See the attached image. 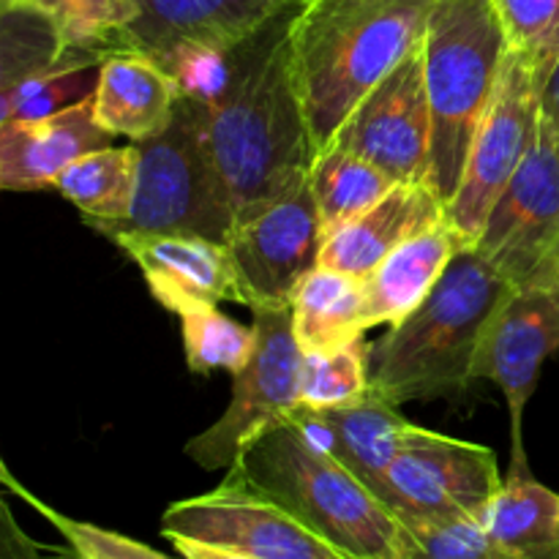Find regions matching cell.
<instances>
[{
  "label": "cell",
  "mask_w": 559,
  "mask_h": 559,
  "mask_svg": "<svg viewBox=\"0 0 559 559\" xmlns=\"http://www.w3.org/2000/svg\"><path fill=\"white\" fill-rule=\"evenodd\" d=\"M140 178L131 213L93 227L107 235H197L227 243L235 207L211 142V93L183 91L162 134L136 142Z\"/></svg>",
  "instance_id": "6"
},
{
  "label": "cell",
  "mask_w": 559,
  "mask_h": 559,
  "mask_svg": "<svg viewBox=\"0 0 559 559\" xmlns=\"http://www.w3.org/2000/svg\"><path fill=\"white\" fill-rule=\"evenodd\" d=\"M183 91V82L151 55L123 49L98 69L93 109L109 134L142 142L167 129Z\"/></svg>",
  "instance_id": "19"
},
{
  "label": "cell",
  "mask_w": 559,
  "mask_h": 559,
  "mask_svg": "<svg viewBox=\"0 0 559 559\" xmlns=\"http://www.w3.org/2000/svg\"><path fill=\"white\" fill-rule=\"evenodd\" d=\"M98 69L102 66L52 71V74L33 76V80L20 82V85L9 87V91H0V123L47 118V115H55L60 109H69L74 104L85 102L96 91Z\"/></svg>",
  "instance_id": "31"
},
{
  "label": "cell",
  "mask_w": 559,
  "mask_h": 559,
  "mask_svg": "<svg viewBox=\"0 0 559 559\" xmlns=\"http://www.w3.org/2000/svg\"><path fill=\"white\" fill-rule=\"evenodd\" d=\"M331 145L369 158L399 183L426 180L431 153V107L420 47L349 112Z\"/></svg>",
  "instance_id": "15"
},
{
  "label": "cell",
  "mask_w": 559,
  "mask_h": 559,
  "mask_svg": "<svg viewBox=\"0 0 559 559\" xmlns=\"http://www.w3.org/2000/svg\"><path fill=\"white\" fill-rule=\"evenodd\" d=\"M486 533L495 559H559V495L530 473L527 459L508 464Z\"/></svg>",
  "instance_id": "22"
},
{
  "label": "cell",
  "mask_w": 559,
  "mask_h": 559,
  "mask_svg": "<svg viewBox=\"0 0 559 559\" xmlns=\"http://www.w3.org/2000/svg\"><path fill=\"white\" fill-rule=\"evenodd\" d=\"M435 0H298L293 55L317 153L424 44Z\"/></svg>",
  "instance_id": "2"
},
{
  "label": "cell",
  "mask_w": 559,
  "mask_h": 559,
  "mask_svg": "<svg viewBox=\"0 0 559 559\" xmlns=\"http://www.w3.org/2000/svg\"><path fill=\"white\" fill-rule=\"evenodd\" d=\"M495 0H435L424 44L431 107V189L448 202L462 183L469 145L484 120L508 58Z\"/></svg>",
  "instance_id": "5"
},
{
  "label": "cell",
  "mask_w": 559,
  "mask_h": 559,
  "mask_svg": "<svg viewBox=\"0 0 559 559\" xmlns=\"http://www.w3.org/2000/svg\"><path fill=\"white\" fill-rule=\"evenodd\" d=\"M559 349V278L513 287L486 325L475 380H491L511 415V459L524 453V409L538 388L540 369Z\"/></svg>",
  "instance_id": "12"
},
{
  "label": "cell",
  "mask_w": 559,
  "mask_h": 559,
  "mask_svg": "<svg viewBox=\"0 0 559 559\" xmlns=\"http://www.w3.org/2000/svg\"><path fill=\"white\" fill-rule=\"evenodd\" d=\"M180 331H183V353L191 374H211V371L238 374L257 347L254 325H240L233 317L222 314L218 306L183 314Z\"/></svg>",
  "instance_id": "28"
},
{
  "label": "cell",
  "mask_w": 559,
  "mask_h": 559,
  "mask_svg": "<svg viewBox=\"0 0 559 559\" xmlns=\"http://www.w3.org/2000/svg\"><path fill=\"white\" fill-rule=\"evenodd\" d=\"M437 224H445V202L440 194L429 180H404L377 205L328 235L320 265L366 278L391 251Z\"/></svg>",
  "instance_id": "18"
},
{
  "label": "cell",
  "mask_w": 559,
  "mask_h": 559,
  "mask_svg": "<svg viewBox=\"0 0 559 559\" xmlns=\"http://www.w3.org/2000/svg\"><path fill=\"white\" fill-rule=\"evenodd\" d=\"M233 467L347 557L407 559L402 519L300 420L257 437Z\"/></svg>",
  "instance_id": "4"
},
{
  "label": "cell",
  "mask_w": 559,
  "mask_h": 559,
  "mask_svg": "<svg viewBox=\"0 0 559 559\" xmlns=\"http://www.w3.org/2000/svg\"><path fill=\"white\" fill-rule=\"evenodd\" d=\"M293 328L300 349L336 353L366 333L364 278L317 265L293 295Z\"/></svg>",
  "instance_id": "23"
},
{
  "label": "cell",
  "mask_w": 559,
  "mask_h": 559,
  "mask_svg": "<svg viewBox=\"0 0 559 559\" xmlns=\"http://www.w3.org/2000/svg\"><path fill=\"white\" fill-rule=\"evenodd\" d=\"M407 559H495L484 519H402Z\"/></svg>",
  "instance_id": "32"
},
{
  "label": "cell",
  "mask_w": 559,
  "mask_h": 559,
  "mask_svg": "<svg viewBox=\"0 0 559 559\" xmlns=\"http://www.w3.org/2000/svg\"><path fill=\"white\" fill-rule=\"evenodd\" d=\"M508 47L538 74L540 87L559 63V0H495Z\"/></svg>",
  "instance_id": "30"
},
{
  "label": "cell",
  "mask_w": 559,
  "mask_h": 559,
  "mask_svg": "<svg viewBox=\"0 0 559 559\" xmlns=\"http://www.w3.org/2000/svg\"><path fill=\"white\" fill-rule=\"evenodd\" d=\"M162 535L227 546L254 559H353L235 467L216 489L173 502L162 516Z\"/></svg>",
  "instance_id": "11"
},
{
  "label": "cell",
  "mask_w": 559,
  "mask_h": 559,
  "mask_svg": "<svg viewBox=\"0 0 559 559\" xmlns=\"http://www.w3.org/2000/svg\"><path fill=\"white\" fill-rule=\"evenodd\" d=\"M16 5L38 11L66 52L102 60L123 52L129 27L140 14L136 0H22Z\"/></svg>",
  "instance_id": "26"
},
{
  "label": "cell",
  "mask_w": 559,
  "mask_h": 559,
  "mask_svg": "<svg viewBox=\"0 0 559 559\" xmlns=\"http://www.w3.org/2000/svg\"><path fill=\"white\" fill-rule=\"evenodd\" d=\"M140 267L153 300L183 317L218 304L249 306L227 243L197 235H112Z\"/></svg>",
  "instance_id": "16"
},
{
  "label": "cell",
  "mask_w": 559,
  "mask_h": 559,
  "mask_svg": "<svg viewBox=\"0 0 559 559\" xmlns=\"http://www.w3.org/2000/svg\"><path fill=\"white\" fill-rule=\"evenodd\" d=\"M0 559H44V549L20 527L5 500H0Z\"/></svg>",
  "instance_id": "33"
},
{
  "label": "cell",
  "mask_w": 559,
  "mask_h": 559,
  "mask_svg": "<svg viewBox=\"0 0 559 559\" xmlns=\"http://www.w3.org/2000/svg\"><path fill=\"white\" fill-rule=\"evenodd\" d=\"M173 544V549L178 551L183 559H254L243 551L227 549V546H213V544H202V540H191V538H180V535H173L167 538Z\"/></svg>",
  "instance_id": "34"
},
{
  "label": "cell",
  "mask_w": 559,
  "mask_h": 559,
  "mask_svg": "<svg viewBox=\"0 0 559 559\" xmlns=\"http://www.w3.org/2000/svg\"><path fill=\"white\" fill-rule=\"evenodd\" d=\"M511 289L475 246H462L424 304L371 344V388L396 407L467 391L486 325Z\"/></svg>",
  "instance_id": "3"
},
{
  "label": "cell",
  "mask_w": 559,
  "mask_h": 559,
  "mask_svg": "<svg viewBox=\"0 0 559 559\" xmlns=\"http://www.w3.org/2000/svg\"><path fill=\"white\" fill-rule=\"evenodd\" d=\"M540 123V80L533 66L508 49L500 82L469 145L462 183L448 202L445 222L462 246H475L497 197L527 158Z\"/></svg>",
  "instance_id": "10"
},
{
  "label": "cell",
  "mask_w": 559,
  "mask_h": 559,
  "mask_svg": "<svg viewBox=\"0 0 559 559\" xmlns=\"http://www.w3.org/2000/svg\"><path fill=\"white\" fill-rule=\"evenodd\" d=\"M475 249L513 287L559 278V140L544 112L527 158L491 205Z\"/></svg>",
  "instance_id": "9"
},
{
  "label": "cell",
  "mask_w": 559,
  "mask_h": 559,
  "mask_svg": "<svg viewBox=\"0 0 559 559\" xmlns=\"http://www.w3.org/2000/svg\"><path fill=\"white\" fill-rule=\"evenodd\" d=\"M16 3H22V0H0V9H11Z\"/></svg>",
  "instance_id": "36"
},
{
  "label": "cell",
  "mask_w": 559,
  "mask_h": 559,
  "mask_svg": "<svg viewBox=\"0 0 559 559\" xmlns=\"http://www.w3.org/2000/svg\"><path fill=\"white\" fill-rule=\"evenodd\" d=\"M289 9L229 49L211 91V142L235 224L293 194L317 156L293 55Z\"/></svg>",
  "instance_id": "1"
},
{
  "label": "cell",
  "mask_w": 559,
  "mask_h": 559,
  "mask_svg": "<svg viewBox=\"0 0 559 559\" xmlns=\"http://www.w3.org/2000/svg\"><path fill=\"white\" fill-rule=\"evenodd\" d=\"M140 178V147L136 142L85 153L63 169L52 189L85 216L91 227L118 224L131 213Z\"/></svg>",
  "instance_id": "24"
},
{
  "label": "cell",
  "mask_w": 559,
  "mask_h": 559,
  "mask_svg": "<svg viewBox=\"0 0 559 559\" xmlns=\"http://www.w3.org/2000/svg\"><path fill=\"white\" fill-rule=\"evenodd\" d=\"M0 484L5 486V491H11L22 502H27L38 516L47 519L58 530V535L63 538V549H49L55 551V559H183L162 555L153 546L140 544V540L115 533V530L98 527V524L91 522H80V519H71L66 513L55 511L52 506H47L41 497H36L27 486H22L16 480L5 462H0Z\"/></svg>",
  "instance_id": "27"
},
{
  "label": "cell",
  "mask_w": 559,
  "mask_h": 559,
  "mask_svg": "<svg viewBox=\"0 0 559 559\" xmlns=\"http://www.w3.org/2000/svg\"><path fill=\"white\" fill-rule=\"evenodd\" d=\"M257 347L233 382L227 413L186 442V456L202 469H229L246 448L293 420L304 407V349L295 338L289 306H254Z\"/></svg>",
  "instance_id": "7"
},
{
  "label": "cell",
  "mask_w": 559,
  "mask_h": 559,
  "mask_svg": "<svg viewBox=\"0 0 559 559\" xmlns=\"http://www.w3.org/2000/svg\"><path fill=\"white\" fill-rule=\"evenodd\" d=\"M459 249L462 240L445 222L391 251L364 278L366 331L377 325H399L409 311L418 309Z\"/></svg>",
  "instance_id": "21"
},
{
  "label": "cell",
  "mask_w": 559,
  "mask_h": 559,
  "mask_svg": "<svg viewBox=\"0 0 559 559\" xmlns=\"http://www.w3.org/2000/svg\"><path fill=\"white\" fill-rule=\"evenodd\" d=\"M295 420L317 431L328 451L347 464L371 491L388 469L415 424H409L393 402L369 388L360 399L328 409H304Z\"/></svg>",
  "instance_id": "20"
},
{
  "label": "cell",
  "mask_w": 559,
  "mask_h": 559,
  "mask_svg": "<svg viewBox=\"0 0 559 559\" xmlns=\"http://www.w3.org/2000/svg\"><path fill=\"white\" fill-rule=\"evenodd\" d=\"M369 353L364 338L336 353H304V409L338 407L369 393Z\"/></svg>",
  "instance_id": "29"
},
{
  "label": "cell",
  "mask_w": 559,
  "mask_h": 559,
  "mask_svg": "<svg viewBox=\"0 0 559 559\" xmlns=\"http://www.w3.org/2000/svg\"><path fill=\"white\" fill-rule=\"evenodd\" d=\"M497 453L478 442L415 426L374 495L399 519H484L502 489Z\"/></svg>",
  "instance_id": "8"
},
{
  "label": "cell",
  "mask_w": 559,
  "mask_h": 559,
  "mask_svg": "<svg viewBox=\"0 0 559 559\" xmlns=\"http://www.w3.org/2000/svg\"><path fill=\"white\" fill-rule=\"evenodd\" d=\"M109 145L115 134L98 123L93 96L47 118L0 123V189H52L69 164Z\"/></svg>",
  "instance_id": "17"
},
{
  "label": "cell",
  "mask_w": 559,
  "mask_h": 559,
  "mask_svg": "<svg viewBox=\"0 0 559 559\" xmlns=\"http://www.w3.org/2000/svg\"><path fill=\"white\" fill-rule=\"evenodd\" d=\"M325 229L309 178L257 216L235 224L227 240L249 309L289 306L298 284L320 265Z\"/></svg>",
  "instance_id": "13"
},
{
  "label": "cell",
  "mask_w": 559,
  "mask_h": 559,
  "mask_svg": "<svg viewBox=\"0 0 559 559\" xmlns=\"http://www.w3.org/2000/svg\"><path fill=\"white\" fill-rule=\"evenodd\" d=\"M295 0H136L126 49L151 55L183 82V71L222 60Z\"/></svg>",
  "instance_id": "14"
},
{
  "label": "cell",
  "mask_w": 559,
  "mask_h": 559,
  "mask_svg": "<svg viewBox=\"0 0 559 559\" xmlns=\"http://www.w3.org/2000/svg\"><path fill=\"white\" fill-rule=\"evenodd\" d=\"M396 183L385 169L347 147H322L311 162L309 186L320 207L325 238L377 205Z\"/></svg>",
  "instance_id": "25"
},
{
  "label": "cell",
  "mask_w": 559,
  "mask_h": 559,
  "mask_svg": "<svg viewBox=\"0 0 559 559\" xmlns=\"http://www.w3.org/2000/svg\"><path fill=\"white\" fill-rule=\"evenodd\" d=\"M540 112L549 120V126L555 129L559 140V63L551 69V74L546 76L544 87H540Z\"/></svg>",
  "instance_id": "35"
}]
</instances>
